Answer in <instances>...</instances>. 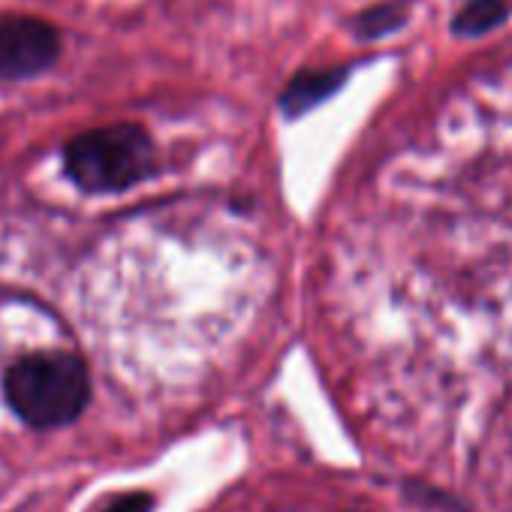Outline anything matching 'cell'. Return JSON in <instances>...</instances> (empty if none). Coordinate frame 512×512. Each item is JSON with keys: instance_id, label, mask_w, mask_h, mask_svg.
<instances>
[{"instance_id": "1", "label": "cell", "mask_w": 512, "mask_h": 512, "mask_svg": "<svg viewBox=\"0 0 512 512\" xmlns=\"http://www.w3.org/2000/svg\"><path fill=\"white\" fill-rule=\"evenodd\" d=\"M4 392L22 422L34 428H61L85 410L91 377L85 362L73 353H34L10 365Z\"/></svg>"}, {"instance_id": "2", "label": "cell", "mask_w": 512, "mask_h": 512, "mask_svg": "<svg viewBox=\"0 0 512 512\" xmlns=\"http://www.w3.org/2000/svg\"><path fill=\"white\" fill-rule=\"evenodd\" d=\"M64 169L85 193H121L157 172L151 136L130 121L73 136L64 145Z\"/></svg>"}, {"instance_id": "3", "label": "cell", "mask_w": 512, "mask_h": 512, "mask_svg": "<svg viewBox=\"0 0 512 512\" xmlns=\"http://www.w3.org/2000/svg\"><path fill=\"white\" fill-rule=\"evenodd\" d=\"M61 52L64 40L52 22L22 13H0V79H37L58 64Z\"/></svg>"}, {"instance_id": "4", "label": "cell", "mask_w": 512, "mask_h": 512, "mask_svg": "<svg viewBox=\"0 0 512 512\" xmlns=\"http://www.w3.org/2000/svg\"><path fill=\"white\" fill-rule=\"evenodd\" d=\"M350 79V67H320V70H302L290 79V85L281 94V109L287 118H302L314 106L335 97L344 82Z\"/></svg>"}, {"instance_id": "5", "label": "cell", "mask_w": 512, "mask_h": 512, "mask_svg": "<svg viewBox=\"0 0 512 512\" xmlns=\"http://www.w3.org/2000/svg\"><path fill=\"white\" fill-rule=\"evenodd\" d=\"M509 10L512 4H506V0H467V7H461L452 22V31L458 37L488 34L509 19Z\"/></svg>"}, {"instance_id": "6", "label": "cell", "mask_w": 512, "mask_h": 512, "mask_svg": "<svg viewBox=\"0 0 512 512\" xmlns=\"http://www.w3.org/2000/svg\"><path fill=\"white\" fill-rule=\"evenodd\" d=\"M407 22V7L398 4V0H389V4H377L365 13H359L353 19V31L359 40H380L392 31H398Z\"/></svg>"}, {"instance_id": "7", "label": "cell", "mask_w": 512, "mask_h": 512, "mask_svg": "<svg viewBox=\"0 0 512 512\" xmlns=\"http://www.w3.org/2000/svg\"><path fill=\"white\" fill-rule=\"evenodd\" d=\"M154 506V497L145 494V491H133V494H121L115 497L103 512H151Z\"/></svg>"}, {"instance_id": "8", "label": "cell", "mask_w": 512, "mask_h": 512, "mask_svg": "<svg viewBox=\"0 0 512 512\" xmlns=\"http://www.w3.org/2000/svg\"><path fill=\"white\" fill-rule=\"evenodd\" d=\"M506 4H512V0H506Z\"/></svg>"}]
</instances>
